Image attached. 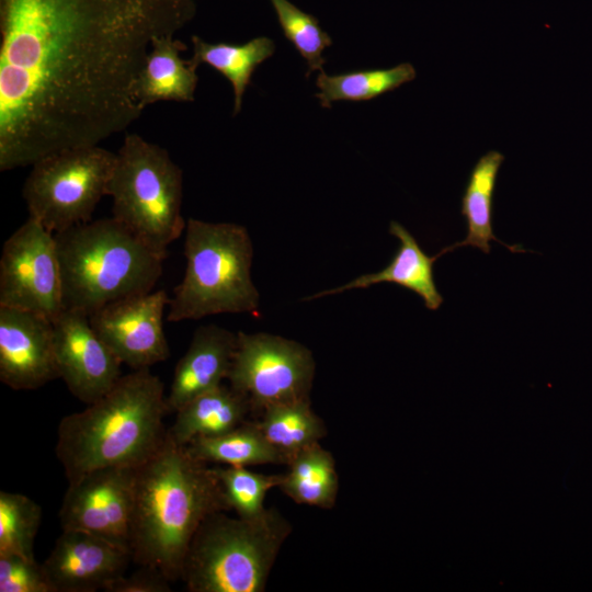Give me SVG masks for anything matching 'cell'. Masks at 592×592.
Segmentation results:
<instances>
[{
    "mask_svg": "<svg viewBox=\"0 0 592 592\" xmlns=\"http://www.w3.org/2000/svg\"><path fill=\"white\" fill-rule=\"evenodd\" d=\"M195 13V0H0V171L126 129L153 39Z\"/></svg>",
    "mask_w": 592,
    "mask_h": 592,
    "instance_id": "6da1fadb",
    "label": "cell"
},
{
    "mask_svg": "<svg viewBox=\"0 0 592 592\" xmlns=\"http://www.w3.org/2000/svg\"><path fill=\"white\" fill-rule=\"evenodd\" d=\"M227 510L213 467L167 434L161 447L136 470L133 561L177 581L200 525L208 515Z\"/></svg>",
    "mask_w": 592,
    "mask_h": 592,
    "instance_id": "7a4b0ae2",
    "label": "cell"
},
{
    "mask_svg": "<svg viewBox=\"0 0 592 592\" xmlns=\"http://www.w3.org/2000/svg\"><path fill=\"white\" fill-rule=\"evenodd\" d=\"M167 413L164 385L149 368L122 375L104 396L58 424L55 451L68 483L100 468L140 466L163 444Z\"/></svg>",
    "mask_w": 592,
    "mask_h": 592,
    "instance_id": "3957f363",
    "label": "cell"
},
{
    "mask_svg": "<svg viewBox=\"0 0 592 592\" xmlns=\"http://www.w3.org/2000/svg\"><path fill=\"white\" fill-rule=\"evenodd\" d=\"M64 310L87 316L153 289L166 260L114 218L90 220L55 234Z\"/></svg>",
    "mask_w": 592,
    "mask_h": 592,
    "instance_id": "277c9868",
    "label": "cell"
},
{
    "mask_svg": "<svg viewBox=\"0 0 592 592\" xmlns=\"http://www.w3.org/2000/svg\"><path fill=\"white\" fill-rule=\"evenodd\" d=\"M184 255L185 273L170 298L168 321L259 312L260 294L251 277L253 247L246 227L189 218Z\"/></svg>",
    "mask_w": 592,
    "mask_h": 592,
    "instance_id": "5b68a950",
    "label": "cell"
},
{
    "mask_svg": "<svg viewBox=\"0 0 592 592\" xmlns=\"http://www.w3.org/2000/svg\"><path fill=\"white\" fill-rule=\"evenodd\" d=\"M224 512L200 525L180 579L190 592H262L292 525L275 509L254 521Z\"/></svg>",
    "mask_w": 592,
    "mask_h": 592,
    "instance_id": "8992f818",
    "label": "cell"
},
{
    "mask_svg": "<svg viewBox=\"0 0 592 592\" xmlns=\"http://www.w3.org/2000/svg\"><path fill=\"white\" fill-rule=\"evenodd\" d=\"M182 193V170L168 151L127 134L107 186L113 217L164 259L168 247L185 231Z\"/></svg>",
    "mask_w": 592,
    "mask_h": 592,
    "instance_id": "52a82bcc",
    "label": "cell"
},
{
    "mask_svg": "<svg viewBox=\"0 0 592 592\" xmlns=\"http://www.w3.org/2000/svg\"><path fill=\"white\" fill-rule=\"evenodd\" d=\"M116 153L100 145L65 149L32 164L22 195L30 216L53 234L91 220L103 196Z\"/></svg>",
    "mask_w": 592,
    "mask_h": 592,
    "instance_id": "ba28073f",
    "label": "cell"
},
{
    "mask_svg": "<svg viewBox=\"0 0 592 592\" xmlns=\"http://www.w3.org/2000/svg\"><path fill=\"white\" fill-rule=\"evenodd\" d=\"M238 333L229 385L244 395L253 411L309 399L315 360L305 345L265 332Z\"/></svg>",
    "mask_w": 592,
    "mask_h": 592,
    "instance_id": "9c48e42d",
    "label": "cell"
},
{
    "mask_svg": "<svg viewBox=\"0 0 592 592\" xmlns=\"http://www.w3.org/2000/svg\"><path fill=\"white\" fill-rule=\"evenodd\" d=\"M0 307L34 311L53 320L64 310L55 234L31 216L3 243Z\"/></svg>",
    "mask_w": 592,
    "mask_h": 592,
    "instance_id": "30bf717a",
    "label": "cell"
},
{
    "mask_svg": "<svg viewBox=\"0 0 592 592\" xmlns=\"http://www.w3.org/2000/svg\"><path fill=\"white\" fill-rule=\"evenodd\" d=\"M137 467L92 470L68 483L58 513L62 531H82L130 551Z\"/></svg>",
    "mask_w": 592,
    "mask_h": 592,
    "instance_id": "8fae6325",
    "label": "cell"
},
{
    "mask_svg": "<svg viewBox=\"0 0 592 592\" xmlns=\"http://www.w3.org/2000/svg\"><path fill=\"white\" fill-rule=\"evenodd\" d=\"M170 297L164 289L113 301L89 316L98 335L122 364L134 371L166 361L170 348L163 331Z\"/></svg>",
    "mask_w": 592,
    "mask_h": 592,
    "instance_id": "7c38bea8",
    "label": "cell"
},
{
    "mask_svg": "<svg viewBox=\"0 0 592 592\" xmlns=\"http://www.w3.org/2000/svg\"><path fill=\"white\" fill-rule=\"evenodd\" d=\"M53 322L59 378L83 403L96 401L122 377L121 361L94 331L89 316L65 309Z\"/></svg>",
    "mask_w": 592,
    "mask_h": 592,
    "instance_id": "4fadbf2b",
    "label": "cell"
},
{
    "mask_svg": "<svg viewBox=\"0 0 592 592\" xmlns=\"http://www.w3.org/2000/svg\"><path fill=\"white\" fill-rule=\"evenodd\" d=\"M58 377L53 319L0 307V380L14 390H33Z\"/></svg>",
    "mask_w": 592,
    "mask_h": 592,
    "instance_id": "5bb4252c",
    "label": "cell"
},
{
    "mask_svg": "<svg viewBox=\"0 0 592 592\" xmlns=\"http://www.w3.org/2000/svg\"><path fill=\"white\" fill-rule=\"evenodd\" d=\"M132 553L96 535L65 530L42 563L55 592H94L124 576Z\"/></svg>",
    "mask_w": 592,
    "mask_h": 592,
    "instance_id": "9a60e30c",
    "label": "cell"
},
{
    "mask_svg": "<svg viewBox=\"0 0 592 592\" xmlns=\"http://www.w3.org/2000/svg\"><path fill=\"white\" fill-rule=\"evenodd\" d=\"M237 343L238 333L215 325L195 330L185 354L175 365L166 396L169 413L227 379Z\"/></svg>",
    "mask_w": 592,
    "mask_h": 592,
    "instance_id": "2e32d148",
    "label": "cell"
},
{
    "mask_svg": "<svg viewBox=\"0 0 592 592\" xmlns=\"http://www.w3.org/2000/svg\"><path fill=\"white\" fill-rule=\"evenodd\" d=\"M389 232L398 238L399 247L386 267L375 273L363 274L342 286L319 292L306 297L305 300L332 296L350 289L368 288L379 283H392L415 293L428 309L437 310L443 297L434 281L433 264L441 255L451 252L449 247L430 257L401 224L391 221Z\"/></svg>",
    "mask_w": 592,
    "mask_h": 592,
    "instance_id": "e0dca14e",
    "label": "cell"
},
{
    "mask_svg": "<svg viewBox=\"0 0 592 592\" xmlns=\"http://www.w3.org/2000/svg\"><path fill=\"white\" fill-rule=\"evenodd\" d=\"M186 45L172 35L153 39L144 67L134 86V96L144 110L159 101L191 102L198 82L196 65L181 53Z\"/></svg>",
    "mask_w": 592,
    "mask_h": 592,
    "instance_id": "ac0fdd59",
    "label": "cell"
},
{
    "mask_svg": "<svg viewBox=\"0 0 592 592\" xmlns=\"http://www.w3.org/2000/svg\"><path fill=\"white\" fill-rule=\"evenodd\" d=\"M253 411L249 399L224 383L191 399L175 412L168 434L179 445L226 433L247 422Z\"/></svg>",
    "mask_w": 592,
    "mask_h": 592,
    "instance_id": "d6986e66",
    "label": "cell"
},
{
    "mask_svg": "<svg viewBox=\"0 0 592 592\" xmlns=\"http://www.w3.org/2000/svg\"><path fill=\"white\" fill-rule=\"evenodd\" d=\"M504 156L498 150H490L481 156L471 169L462 197L460 213L466 219L467 236L451 246L452 250L458 247H475L485 253L491 250L490 242L497 241L511 252H525L520 246H509L500 241L493 232V194L497 178Z\"/></svg>",
    "mask_w": 592,
    "mask_h": 592,
    "instance_id": "ffe728a7",
    "label": "cell"
},
{
    "mask_svg": "<svg viewBox=\"0 0 592 592\" xmlns=\"http://www.w3.org/2000/svg\"><path fill=\"white\" fill-rule=\"evenodd\" d=\"M278 488L295 503L331 509L339 491V476L332 454L319 442L295 454Z\"/></svg>",
    "mask_w": 592,
    "mask_h": 592,
    "instance_id": "44dd1931",
    "label": "cell"
},
{
    "mask_svg": "<svg viewBox=\"0 0 592 592\" xmlns=\"http://www.w3.org/2000/svg\"><path fill=\"white\" fill-rule=\"evenodd\" d=\"M196 459L208 464L249 467L265 464L287 465L286 458L266 440L257 422L214 436H203L185 445Z\"/></svg>",
    "mask_w": 592,
    "mask_h": 592,
    "instance_id": "7402d4cb",
    "label": "cell"
},
{
    "mask_svg": "<svg viewBox=\"0 0 592 592\" xmlns=\"http://www.w3.org/2000/svg\"><path fill=\"white\" fill-rule=\"evenodd\" d=\"M192 60L196 65L206 64L221 73L234 90V115L242 106L247 87L255 68L270 58L275 50L274 42L265 36L255 37L244 44L208 43L193 35Z\"/></svg>",
    "mask_w": 592,
    "mask_h": 592,
    "instance_id": "603a6c76",
    "label": "cell"
},
{
    "mask_svg": "<svg viewBox=\"0 0 592 592\" xmlns=\"http://www.w3.org/2000/svg\"><path fill=\"white\" fill-rule=\"evenodd\" d=\"M257 424L287 464L299 451L327 435L326 424L311 409L310 399L270 406Z\"/></svg>",
    "mask_w": 592,
    "mask_h": 592,
    "instance_id": "cb8c5ba5",
    "label": "cell"
},
{
    "mask_svg": "<svg viewBox=\"0 0 592 592\" xmlns=\"http://www.w3.org/2000/svg\"><path fill=\"white\" fill-rule=\"evenodd\" d=\"M417 76L414 67L402 62L387 69H366L339 75H318L315 94L320 104L329 109L333 102H361L377 98L412 81Z\"/></svg>",
    "mask_w": 592,
    "mask_h": 592,
    "instance_id": "d4e9b609",
    "label": "cell"
},
{
    "mask_svg": "<svg viewBox=\"0 0 592 592\" xmlns=\"http://www.w3.org/2000/svg\"><path fill=\"white\" fill-rule=\"evenodd\" d=\"M225 502L237 516L248 521L259 520L269 509L264 499L269 490L281 485L283 475H264L247 467H213Z\"/></svg>",
    "mask_w": 592,
    "mask_h": 592,
    "instance_id": "484cf974",
    "label": "cell"
},
{
    "mask_svg": "<svg viewBox=\"0 0 592 592\" xmlns=\"http://www.w3.org/2000/svg\"><path fill=\"white\" fill-rule=\"evenodd\" d=\"M42 521V509L31 498L0 492V555L13 554L34 559V539Z\"/></svg>",
    "mask_w": 592,
    "mask_h": 592,
    "instance_id": "4316f807",
    "label": "cell"
},
{
    "mask_svg": "<svg viewBox=\"0 0 592 592\" xmlns=\"http://www.w3.org/2000/svg\"><path fill=\"white\" fill-rule=\"evenodd\" d=\"M285 37L307 61L306 77L315 70L322 71L323 50L332 44L331 37L320 27L318 20L288 0H270Z\"/></svg>",
    "mask_w": 592,
    "mask_h": 592,
    "instance_id": "83f0119b",
    "label": "cell"
},
{
    "mask_svg": "<svg viewBox=\"0 0 592 592\" xmlns=\"http://www.w3.org/2000/svg\"><path fill=\"white\" fill-rule=\"evenodd\" d=\"M0 592H55L35 558L0 555Z\"/></svg>",
    "mask_w": 592,
    "mask_h": 592,
    "instance_id": "f1b7e54d",
    "label": "cell"
},
{
    "mask_svg": "<svg viewBox=\"0 0 592 592\" xmlns=\"http://www.w3.org/2000/svg\"><path fill=\"white\" fill-rule=\"evenodd\" d=\"M170 580L158 569L140 566L130 576H122L111 582L107 592H170Z\"/></svg>",
    "mask_w": 592,
    "mask_h": 592,
    "instance_id": "f546056e",
    "label": "cell"
}]
</instances>
